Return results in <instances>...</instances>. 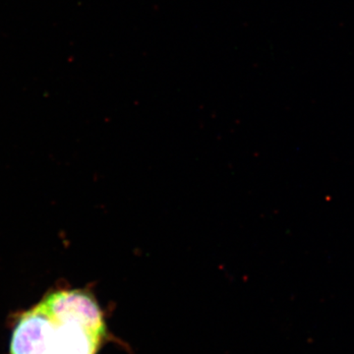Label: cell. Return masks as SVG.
Listing matches in <instances>:
<instances>
[{"mask_svg": "<svg viewBox=\"0 0 354 354\" xmlns=\"http://www.w3.org/2000/svg\"><path fill=\"white\" fill-rule=\"evenodd\" d=\"M104 334L94 298L81 290L57 291L19 317L10 354H97Z\"/></svg>", "mask_w": 354, "mask_h": 354, "instance_id": "1", "label": "cell"}]
</instances>
